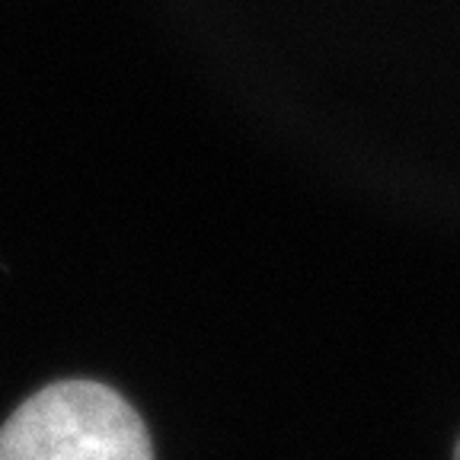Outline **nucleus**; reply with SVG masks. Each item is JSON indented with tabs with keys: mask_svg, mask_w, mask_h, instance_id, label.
I'll use <instances>...</instances> for the list:
<instances>
[{
	"mask_svg": "<svg viewBox=\"0 0 460 460\" xmlns=\"http://www.w3.org/2000/svg\"><path fill=\"white\" fill-rule=\"evenodd\" d=\"M0 460H154L141 416L112 387L61 381L0 429Z\"/></svg>",
	"mask_w": 460,
	"mask_h": 460,
	"instance_id": "nucleus-1",
	"label": "nucleus"
},
{
	"mask_svg": "<svg viewBox=\"0 0 460 460\" xmlns=\"http://www.w3.org/2000/svg\"><path fill=\"white\" fill-rule=\"evenodd\" d=\"M457 460H460V445H457Z\"/></svg>",
	"mask_w": 460,
	"mask_h": 460,
	"instance_id": "nucleus-2",
	"label": "nucleus"
}]
</instances>
